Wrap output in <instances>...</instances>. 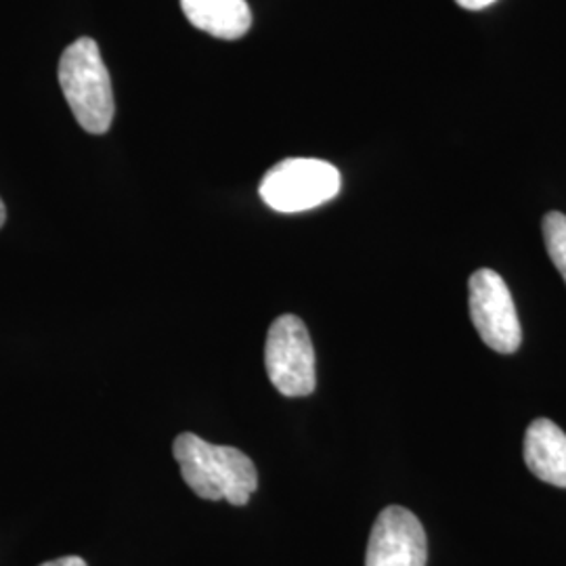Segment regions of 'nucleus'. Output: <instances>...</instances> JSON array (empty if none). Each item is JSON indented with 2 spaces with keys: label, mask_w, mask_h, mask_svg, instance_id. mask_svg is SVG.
Listing matches in <instances>:
<instances>
[{
  "label": "nucleus",
  "mask_w": 566,
  "mask_h": 566,
  "mask_svg": "<svg viewBox=\"0 0 566 566\" xmlns=\"http://www.w3.org/2000/svg\"><path fill=\"white\" fill-rule=\"evenodd\" d=\"M182 481L202 500L245 506L259 489L254 462L235 447L212 446L198 434L182 432L172 446Z\"/></svg>",
  "instance_id": "obj_1"
},
{
  "label": "nucleus",
  "mask_w": 566,
  "mask_h": 566,
  "mask_svg": "<svg viewBox=\"0 0 566 566\" xmlns=\"http://www.w3.org/2000/svg\"><path fill=\"white\" fill-rule=\"evenodd\" d=\"M61 91L74 118L91 135H103L114 122L112 78L93 39L72 42L60 60Z\"/></svg>",
  "instance_id": "obj_2"
},
{
  "label": "nucleus",
  "mask_w": 566,
  "mask_h": 566,
  "mask_svg": "<svg viewBox=\"0 0 566 566\" xmlns=\"http://www.w3.org/2000/svg\"><path fill=\"white\" fill-rule=\"evenodd\" d=\"M340 187L343 179L336 166L315 158H290L264 175L259 191L269 208L292 214L334 200Z\"/></svg>",
  "instance_id": "obj_3"
},
{
  "label": "nucleus",
  "mask_w": 566,
  "mask_h": 566,
  "mask_svg": "<svg viewBox=\"0 0 566 566\" xmlns=\"http://www.w3.org/2000/svg\"><path fill=\"white\" fill-rule=\"evenodd\" d=\"M264 367L283 397H306L315 390V348L301 317L282 315L266 334Z\"/></svg>",
  "instance_id": "obj_4"
},
{
  "label": "nucleus",
  "mask_w": 566,
  "mask_h": 566,
  "mask_svg": "<svg viewBox=\"0 0 566 566\" xmlns=\"http://www.w3.org/2000/svg\"><path fill=\"white\" fill-rule=\"evenodd\" d=\"M470 317L483 343L497 353H516L523 332L504 277L491 269H479L470 277Z\"/></svg>",
  "instance_id": "obj_5"
},
{
  "label": "nucleus",
  "mask_w": 566,
  "mask_h": 566,
  "mask_svg": "<svg viewBox=\"0 0 566 566\" xmlns=\"http://www.w3.org/2000/svg\"><path fill=\"white\" fill-rule=\"evenodd\" d=\"M428 542L422 523L403 506H388L378 514L365 566H426Z\"/></svg>",
  "instance_id": "obj_6"
},
{
  "label": "nucleus",
  "mask_w": 566,
  "mask_h": 566,
  "mask_svg": "<svg viewBox=\"0 0 566 566\" xmlns=\"http://www.w3.org/2000/svg\"><path fill=\"white\" fill-rule=\"evenodd\" d=\"M525 462L544 483L566 489V434L552 420H533L525 434Z\"/></svg>",
  "instance_id": "obj_7"
},
{
  "label": "nucleus",
  "mask_w": 566,
  "mask_h": 566,
  "mask_svg": "<svg viewBox=\"0 0 566 566\" xmlns=\"http://www.w3.org/2000/svg\"><path fill=\"white\" fill-rule=\"evenodd\" d=\"M182 13L196 28L223 41H238L252 25L245 0H181Z\"/></svg>",
  "instance_id": "obj_8"
},
{
  "label": "nucleus",
  "mask_w": 566,
  "mask_h": 566,
  "mask_svg": "<svg viewBox=\"0 0 566 566\" xmlns=\"http://www.w3.org/2000/svg\"><path fill=\"white\" fill-rule=\"evenodd\" d=\"M544 242L549 261L556 264L566 282V217L563 212H547L544 217Z\"/></svg>",
  "instance_id": "obj_9"
},
{
  "label": "nucleus",
  "mask_w": 566,
  "mask_h": 566,
  "mask_svg": "<svg viewBox=\"0 0 566 566\" xmlns=\"http://www.w3.org/2000/svg\"><path fill=\"white\" fill-rule=\"evenodd\" d=\"M462 9H468V11H481V9H486V7H491L495 0H455Z\"/></svg>",
  "instance_id": "obj_10"
},
{
  "label": "nucleus",
  "mask_w": 566,
  "mask_h": 566,
  "mask_svg": "<svg viewBox=\"0 0 566 566\" xmlns=\"http://www.w3.org/2000/svg\"><path fill=\"white\" fill-rule=\"evenodd\" d=\"M41 566H86V563L78 558V556H63V558H55V560H49Z\"/></svg>",
  "instance_id": "obj_11"
},
{
  "label": "nucleus",
  "mask_w": 566,
  "mask_h": 566,
  "mask_svg": "<svg viewBox=\"0 0 566 566\" xmlns=\"http://www.w3.org/2000/svg\"><path fill=\"white\" fill-rule=\"evenodd\" d=\"M7 221V210H4V203L0 200V227Z\"/></svg>",
  "instance_id": "obj_12"
}]
</instances>
